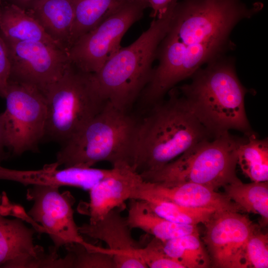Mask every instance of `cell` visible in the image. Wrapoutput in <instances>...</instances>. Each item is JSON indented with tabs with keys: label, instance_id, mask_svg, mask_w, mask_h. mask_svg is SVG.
I'll return each mask as SVG.
<instances>
[{
	"label": "cell",
	"instance_id": "23",
	"mask_svg": "<svg viewBox=\"0 0 268 268\" xmlns=\"http://www.w3.org/2000/svg\"><path fill=\"white\" fill-rule=\"evenodd\" d=\"M165 253L184 268H206L211 261L199 233H193L163 242Z\"/></svg>",
	"mask_w": 268,
	"mask_h": 268
},
{
	"label": "cell",
	"instance_id": "9",
	"mask_svg": "<svg viewBox=\"0 0 268 268\" xmlns=\"http://www.w3.org/2000/svg\"><path fill=\"white\" fill-rule=\"evenodd\" d=\"M1 113L6 148L9 155L38 152L44 138L47 108L44 94L35 86L8 82Z\"/></svg>",
	"mask_w": 268,
	"mask_h": 268
},
{
	"label": "cell",
	"instance_id": "15",
	"mask_svg": "<svg viewBox=\"0 0 268 268\" xmlns=\"http://www.w3.org/2000/svg\"><path fill=\"white\" fill-rule=\"evenodd\" d=\"M146 196L161 198L188 207L207 208L216 211H242L225 194L193 183L165 185L143 180L132 199L140 200Z\"/></svg>",
	"mask_w": 268,
	"mask_h": 268
},
{
	"label": "cell",
	"instance_id": "8",
	"mask_svg": "<svg viewBox=\"0 0 268 268\" xmlns=\"http://www.w3.org/2000/svg\"><path fill=\"white\" fill-rule=\"evenodd\" d=\"M147 7L144 0H119L96 26L69 47V62L84 71L97 72L120 50L123 37Z\"/></svg>",
	"mask_w": 268,
	"mask_h": 268
},
{
	"label": "cell",
	"instance_id": "1",
	"mask_svg": "<svg viewBox=\"0 0 268 268\" xmlns=\"http://www.w3.org/2000/svg\"><path fill=\"white\" fill-rule=\"evenodd\" d=\"M242 0H181L174 4L168 30L156 53L158 60L141 96L152 105L204 64L234 48L231 33L241 21L263 8Z\"/></svg>",
	"mask_w": 268,
	"mask_h": 268
},
{
	"label": "cell",
	"instance_id": "31",
	"mask_svg": "<svg viewBox=\"0 0 268 268\" xmlns=\"http://www.w3.org/2000/svg\"><path fill=\"white\" fill-rule=\"evenodd\" d=\"M176 0H144L147 7L152 9L150 16L153 18L161 16L169 6Z\"/></svg>",
	"mask_w": 268,
	"mask_h": 268
},
{
	"label": "cell",
	"instance_id": "12",
	"mask_svg": "<svg viewBox=\"0 0 268 268\" xmlns=\"http://www.w3.org/2000/svg\"><path fill=\"white\" fill-rule=\"evenodd\" d=\"M204 224L203 239L212 267L245 268L246 245L258 226L247 216L226 210L215 212Z\"/></svg>",
	"mask_w": 268,
	"mask_h": 268
},
{
	"label": "cell",
	"instance_id": "16",
	"mask_svg": "<svg viewBox=\"0 0 268 268\" xmlns=\"http://www.w3.org/2000/svg\"><path fill=\"white\" fill-rule=\"evenodd\" d=\"M111 169L70 167L59 169L55 163L37 170L8 169L0 165V180L30 185L69 186L89 190L96 183L110 175Z\"/></svg>",
	"mask_w": 268,
	"mask_h": 268
},
{
	"label": "cell",
	"instance_id": "28",
	"mask_svg": "<svg viewBox=\"0 0 268 268\" xmlns=\"http://www.w3.org/2000/svg\"><path fill=\"white\" fill-rule=\"evenodd\" d=\"M136 252L147 268H184L180 263L165 253L163 242L155 237L146 246L138 247Z\"/></svg>",
	"mask_w": 268,
	"mask_h": 268
},
{
	"label": "cell",
	"instance_id": "18",
	"mask_svg": "<svg viewBox=\"0 0 268 268\" xmlns=\"http://www.w3.org/2000/svg\"><path fill=\"white\" fill-rule=\"evenodd\" d=\"M0 34L6 41H40L67 52L25 9L7 2L0 8Z\"/></svg>",
	"mask_w": 268,
	"mask_h": 268
},
{
	"label": "cell",
	"instance_id": "24",
	"mask_svg": "<svg viewBox=\"0 0 268 268\" xmlns=\"http://www.w3.org/2000/svg\"><path fill=\"white\" fill-rule=\"evenodd\" d=\"M119 0H73L74 20L69 48L80 37L96 26Z\"/></svg>",
	"mask_w": 268,
	"mask_h": 268
},
{
	"label": "cell",
	"instance_id": "22",
	"mask_svg": "<svg viewBox=\"0 0 268 268\" xmlns=\"http://www.w3.org/2000/svg\"><path fill=\"white\" fill-rule=\"evenodd\" d=\"M248 137L238 147L237 164L252 182L268 181V139H258L254 134Z\"/></svg>",
	"mask_w": 268,
	"mask_h": 268
},
{
	"label": "cell",
	"instance_id": "25",
	"mask_svg": "<svg viewBox=\"0 0 268 268\" xmlns=\"http://www.w3.org/2000/svg\"><path fill=\"white\" fill-rule=\"evenodd\" d=\"M159 216L173 222L186 225L204 224L216 211L207 208H192L180 205L161 198L146 196L141 199Z\"/></svg>",
	"mask_w": 268,
	"mask_h": 268
},
{
	"label": "cell",
	"instance_id": "26",
	"mask_svg": "<svg viewBox=\"0 0 268 268\" xmlns=\"http://www.w3.org/2000/svg\"><path fill=\"white\" fill-rule=\"evenodd\" d=\"M68 254L59 258L58 268H114L113 256L103 248L93 245L91 250L78 243L66 245Z\"/></svg>",
	"mask_w": 268,
	"mask_h": 268
},
{
	"label": "cell",
	"instance_id": "32",
	"mask_svg": "<svg viewBox=\"0 0 268 268\" xmlns=\"http://www.w3.org/2000/svg\"><path fill=\"white\" fill-rule=\"evenodd\" d=\"M5 134L3 120L1 114H0V164L6 160L10 155L8 152L5 151Z\"/></svg>",
	"mask_w": 268,
	"mask_h": 268
},
{
	"label": "cell",
	"instance_id": "21",
	"mask_svg": "<svg viewBox=\"0 0 268 268\" xmlns=\"http://www.w3.org/2000/svg\"><path fill=\"white\" fill-rule=\"evenodd\" d=\"M225 194L242 211L259 214L260 224L266 226L268 222V181L243 183L239 180L224 187Z\"/></svg>",
	"mask_w": 268,
	"mask_h": 268
},
{
	"label": "cell",
	"instance_id": "5",
	"mask_svg": "<svg viewBox=\"0 0 268 268\" xmlns=\"http://www.w3.org/2000/svg\"><path fill=\"white\" fill-rule=\"evenodd\" d=\"M173 2L129 46L122 48L93 73L100 95L106 102L127 112L149 82L158 46L171 20Z\"/></svg>",
	"mask_w": 268,
	"mask_h": 268
},
{
	"label": "cell",
	"instance_id": "29",
	"mask_svg": "<svg viewBox=\"0 0 268 268\" xmlns=\"http://www.w3.org/2000/svg\"><path fill=\"white\" fill-rule=\"evenodd\" d=\"M137 248L109 253L113 256L114 268H147L144 262L137 254Z\"/></svg>",
	"mask_w": 268,
	"mask_h": 268
},
{
	"label": "cell",
	"instance_id": "7",
	"mask_svg": "<svg viewBox=\"0 0 268 268\" xmlns=\"http://www.w3.org/2000/svg\"><path fill=\"white\" fill-rule=\"evenodd\" d=\"M245 140L229 132L195 144L144 181L173 185L193 183L215 191L240 180L236 176L237 150Z\"/></svg>",
	"mask_w": 268,
	"mask_h": 268
},
{
	"label": "cell",
	"instance_id": "17",
	"mask_svg": "<svg viewBox=\"0 0 268 268\" xmlns=\"http://www.w3.org/2000/svg\"><path fill=\"white\" fill-rule=\"evenodd\" d=\"M25 10L67 51L74 20L73 0H33Z\"/></svg>",
	"mask_w": 268,
	"mask_h": 268
},
{
	"label": "cell",
	"instance_id": "3",
	"mask_svg": "<svg viewBox=\"0 0 268 268\" xmlns=\"http://www.w3.org/2000/svg\"><path fill=\"white\" fill-rule=\"evenodd\" d=\"M191 77L190 83L177 88L211 137L230 130L253 134L245 108L247 89L237 75L233 58L220 57Z\"/></svg>",
	"mask_w": 268,
	"mask_h": 268
},
{
	"label": "cell",
	"instance_id": "10",
	"mask_svg": "<svg viewBox=\"0 0 268 268\" xmlns=\"http://www.w3.org/2000/svg\"><path fill=\"white\" fill-rule=\"evenodd\" d=\"M26 199L33 202L27 214L41 225L40 230L47 233L53 242L50 252L57 254L60 248L73 243L90 247L91 244L83 239L74 221L75 199L69 191L61 193L58 187L33 185L27 189Z\"/></svg>",
	"mask_w": 268,
	"mask_h": 268
},
{
	"label": "cell",
	"instance_id": "34",
	"mask_svg": "<svg viewBox=\"0 0 268 268\" xmlns=\"http://www.w3.org/2000/svg\"><path fill=\"white\" fill-rule=\"evenodd\" d=\"M3 1V0H0V8L1 7V6Z\"/></svg>",
	"mask_w": 268,
	"mask_h": 268
},
{
	"label": "cell",
	"instance_id": "27",
	"mask_svg": "<svg viewBox=\"0 0 268 268\" xmlns=\"http://www.w3.org/2000/svg\"><path fill=\"white\" fill-rule=\"evenodd\" d=\"M245 268L268 267V235L258 228L249 238L245 247Z\"/></svg>",
	"mask_w": 268,
	"mask_h": 268
},
{
	"label": "cell",
	"instance_id": "33",
	"mask_svg": "<svg viewBox=\"0 0 268 268\" xmlns=\"http://www.w3.org/2000/svg\"><path fill=\"white\" fill-rule=\"evenodd\" d=\"M33 0H6V2L15 4L24 9Z\"/></svg>",
	"mask_w": 268,
	"mask_h": 268
},
{
	"label": "cell",
	"instance_id": "30",
	"mask_svg": "<svg viewBox=\"0 0 268 268\" xmlns=\"http://www.w3.org/2000/svg\"><path fill=\"white\" fill-rule=\"evenodd\" d=\"M10 67L7 47L0 34V97L3 98L8 84Z\"/></svg>",
	"mask_w": 268,
	"mask_h": 268
},
{
	"label": "cell",
	"instance_id": "2",
	"mask_svg": "<svg viewBox=\"0 0 268 268\" xmlns=\"http://www.w3.org/2000/svg\"><path fill=\"white\" fill-rule=\"evenodd\" d=\"M152 105L138 122L134 169L141 177L153 173L199 142L212 138L189 108L177 87Z\"/></svg>",
	"mask_w": 268,
	"mask_h": 268
},
{
	"label": "cell",
	"instance_id": "13",
	"mask_svg": "<svg viewBox=\"0 0 268 268\" xmlns=\"http://www.w3.org/2000/svg\"><path fill=\"white\" fill-rule=\"evenodd\" d=\"M139 174L129 165L113 167L111 173L96 183L89 191V201L85 203V210L93 224L126 201L132 199L143 181Z\"/></svg>",
	"mask_w": 268,
	"mask_h": 268
},
{
	"label": "cell",
	"instance_id": "11",
	"mask_svg": "<svg viewBox=\"0 0 268 268\" xmlns=\"http://www.w3.org/2000/svg\"><path fill=\"white\" fill-rule=\"evenodd\" d=\"M4 41L11 65L8 82L32 85L43 93L62 76L69 63L66 51L48 44Z\"/></svg>",
	"mask_w": 268,
	"mask_h": 268
},
{
	"label": "cell",
	"instance_id": "6",
	"mask_svg": "<svg viewBox=\"0 0 268 268\" xmlns=\"http://www.w3.org/2000/svg\"><path fill=\"white\" fill-rule=\"evenodd\" d=\"M43 94L47 108L44 138L62 145L78 133L106 103L93 73L69 62L62 76Z\"/></svg>",
	"mask_w": 268,
	"mask_h": 268
},
{
	"label": "cell",
	"instance_id": "19",
	"mask_svg": "<svg viewBox=\"0 0 268 268\" xmlns=\"http://www.w3.org/2000/svg\"><path fill=\"white\" fill-rule=\"evenodd\" d=\"M126 222L131 229L138 228L162 242L183 235L199 233L196 225L170 221L155 213L143 200L131 199Z\"/></svg>",
	"mask_w": 268,
	"mask_h": 268
},
{
	"label": "cell",
	"instance_id": "20",
	"mask_svg": "<svg viewBox=\"0 0 268 268\" xmlns=\"http://www.w3.org/2000/svg\"><path fill=\"white\" fill-rule=\"evenodd\" d=\"M131 230L126 218L121 216L117 208L94 224L85 223L78 226L81 234L105 242L108 246L105 250L109 253L139 247L132 236Z\"/></svg>",
	"mask_w": 268,
	"mask_h": 268
},
{
	"label": "cell",
	"instance_id": "14",
	"mask_svg": "<svg viewBox=\"0 0 268 268\" xmlns=\"http://www.w3.org/2000/svg\"><path fill=\"white\" fill-rule=\"evenodd\" d=\"M35 233L21 218L8 219L0 212V268H43L48 254L34 244Z\"/></svg>",
	"mask_w": 268,
	"mask_h": 268
},
{
	"label": "cell",
	"instance_id": "4",
	"mask_svg": "<svg viewBox=\"0 0 268 268\" xmlns=\"http://www.w3.org/2000/svg\"><path fill=\"white\" fill-rule=\"evenodd\" d=\"M138 126L127 112L107 102L78 133L62 145L55 164L58 168H90L107 161L113 167L126 165L133 168Z\"/></svg>",
	"mask_w": 268,
	"mask_h": 268
}]
</instances>
